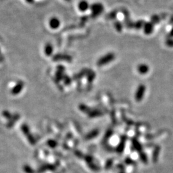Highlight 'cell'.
<instances>
[{"mask_svg":"<svg viewBox=\"0 0 173 173\" xmlns=\"http://www.w3.org/2000/svg\"><path fill=\"white\" fill-rule=\"evenodd\" d=\"M125 162L127 164H132L133 163V160L132 159H131L130 158H127L125 160Z\"/></svg>","mask_w":173,"mask_h":173,"instance_id":"15","label":"cell"},{"mask_svg":"<svg viewBox=\"0 0 173 173\" xmlns=\"http://www.w3.org/2000/svg\"><path fill=\"white\" fill-rule=\"evenodd\" d=\"M115 56L113 55V53H109L106 56H104L103 58H102L101 59V60L100 61V64L103 65L104 64H107L108 62H109L110 61H112V60L114 59Z\"/></svg>","mask_w":173,"mask_h":173,"instance_id":"6","label":"cell"},{"mask_svg":"<svg viewBox=\"0 0 173 173\" xmlns=\"http://www.w3.org/2000/svg\"><path fill=\"white\" fill-rule=\"evenodd\" d=\"M153 28H154V25H153V22H145L143 26L144 32L145 33L146 35H150L153 32Z\"/></svg>","mask_w":173,"mask_h":173,"instance_id":"5","label":"cell"},{"mask_svg":"<svg viewBox=\"0 0 173 173\" xmlns=\"http://www.w3.org/2000/svg\"><path fill=\"white\" fill-rule=\"evenodd\" d=\"M139 157L142 163L147 164V162H148V158H147V157L145 153H144L143 151L139 153Z\"/></svg>","mask_w":173,"mask_h":173,"instance_id":"11","label":"cell"},{"mask_svg":"<svg viewBox=\"0 0 173 173\" xmlns=\"http://www.w3.org/2000/svg\"><path fill=\"white\" fill-rule=\"evenodd\" d=\"M146 92V87L143 84H140L139 86L138 87L137 90H136L135 95V98L136 101L140 102L142 99L144 98V94H145Z\"/></svg>","mask_w":173,"mask_h":173,"instance_id":"2","label":"cell"},{"mask_svg":"<svg viewBox=\"0 0 173 173\" xmlns=\"http://www.w3.org/2000/svg\"><path fill=\"white\" fill-rule=\"evenodd\" d=\"M90 5H89V2L87 0H81V1L78 3V8L80 11L82 12H85V11L89 10Z\"/></svg>","mask_w":173,"mask_h":173,"instance_id":"4","label":"cell"},{"mask_svg":"<svg viewBox=\"0 0 173 173\" xmlns=\"http://www.w3.org/2000/svg\"><path fill=\"white\" fill-rule=\"evenodd\" d=\"M25 1H26L28 3H33L34 0H25Z\"/></svg>","mask_w":173,"mask_h":173,"instance_id":"17","label":"cell"},{"mask_svg":"<svg viewBox=\"0 0 173 173\" xmlns=\"http://www.w3.org/2000/svg\"><path fill=\"white\" fill-rule=\"evenodd\" d=\"M144 23H145V22H144V21L140 20L135 22L134 24V27L136 28V29H141V28L144 26Z\"/></svg>","mask_w":173,"mask_h":173,"instance_id":"12","label":"cell"},{"mask_svg":"<svg viewBox=\"0 0 173 173\" xmlns=\"http://www.w3.org/2000/svg\"><path fill=\"white\" fill-rule=\"evenodd\" d=\"M132 143L133 147H134V149L136 150V151L139 153L142 151V147L140 143L138 141L137 138H132Z\"/></svg>","mask_w":173,"mask_h":173,"instance_id":"7","label":"cell"},{"mask_svg":"<svg viewBox=\"0 0 173 173\" xmlns=\"http://www.w3.org/2000/svg\"><path fill=\"white\" fill-rule=\"evenodd\" d=\"M65 1H71V0H65Z\"/></svg>","mask_w":173,"mask_h":173,"instance_id":"18","label":"cell"},{"mask_svg":"<svg viewBox=\"0 0 173 173\" xmlns=\"http://www.w3.org/2000/svg\"><path fill=\"white\" fill-rule=\"evenodd\" d=\"M166 44L167 46H169L170 47H173V39L170 38L169 39H167L166 42Z\"/></svg>","mask_w":173,"mask_h":173,"instance_id":"14","label":"cell"},{"mask_svg":"<svg viewBox=\"0 0 173 173\" xmlns=\"http://www.w3.org/2000/svg\"><path fill=\"white\" fill-rule=\"evenodd\" d=\"M149 66L146 64H140L139 66L137 67V70L139 73L142 75H145L147 73L149 72Z\"/></svg>","mask_w":173,"mask_h":173,"instance_id":"8","label":"cell"},{"mask_svg":"<svg viewBox=\"0 0 173 173\" xmlns=\"http://www.w3.org/2000/svg\"><path fill=\"white\" fill-rule=\"evenodd\" d=\"M160 151V147L159 146H157L154 149V151L153 153V157L152 160L154 163H157L158 160V156H159V153Z\"/></svg>","mask_w":173,"mask_h":173,"instance_id":"9","label":"cell"},{"mask_svg":"<svg viewBox=\"0 0 173 173\" xmlns=\"http://www.w3.org/2000/svg\"><path fill=\"white\" fill-rule=\"evenodd\" d=\"M90 9L91 11V16L92 18H96L100 16L103 12L104 8L103 5L101 3H94L90 6Z\"/></svg>","mask_w":173,"mask_h":173,"instance_id":"1","label":"cell"},{"mask_svg":"<svg viewBox=\"0 0 173 173\" xmlns=\"http://www.w3.org/2000/svg\"><path fill=\"white\" fill-rule=\"evenodd\" d=\"M114 26L115 29L117 30L118 32H121L123 30V24L119 21H117L114 23Z\"/></svg>","mask_w":173,"mask_h":173,"instance_id":"13","label":"cell"},{"mask_svg":"<svg viewBox=\"0 0 173 173\" xmlns=\"http://www.w3.org/2000/svg\"><path fill=\"white\" fill-rule=\"evenodd\" d=\"M120 173H125V172H124V171H121Z\"/></svg>","mask_w":173,"mask_h":173,"instance_id":"19","label":"cell"},{"mask_svg":"<svg viewBox=\"0 0 173 173\" xmlns=\"http://www.w3.org/2000/svg\"><path fill=\"white\" fill-rule=\"evenodd\" d=\"M126 140V137H123V138H122L121 142L119 143V146L117 147V151L118 153H121L123 152L124 147H125Z\"/></svg>","mask_w":173,"mask_h":173,"instance_id":"10","label":"cell"},{"mask_svg":"<svg viewBox=\"0 0 173 173\" xmlns=\"http://www.w3.org/2000/svg\"><path fill=\"white\" fill-rule=\"evenodd\" d=\"M169 37L171 38H173V27L172 28V29L169 32Z\"/></svg>","mask_w":173,"mask_h":173,"instance_id":"16","label":"cell"},{"mask_svg":"<svg viewBox=\"0 0 173 173\" xmlns=\"http://www.w3.org/2000/svg\"><path fill=\"white\" fill-rule=\"evenodd\" d=\"M60 25V21L56 17H52L49 20V26L52 29H57Z\"/></svg>","mask_w":173,"mask_h":173,"instance_id":"3","label":"cell"}]
</instances>
